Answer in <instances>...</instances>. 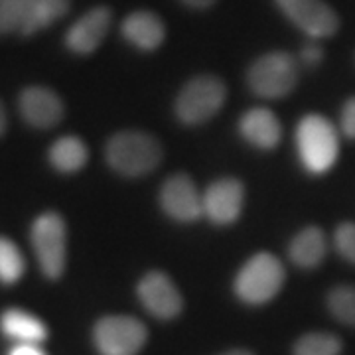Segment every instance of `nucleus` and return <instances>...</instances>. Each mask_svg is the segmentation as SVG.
I'll list each match as a JSON object with an SVG mask.
<instances>
[{"mask_svg": "<svg viewBox=\"0 0 355 355\" xmlns=\"http://www.w3.org/2000/svg\"><path fill=\"white\" fill-rule=\"evenodd\" d=\"M279 10L310 40L331 38L340 30L338 12L324 0H275Z\"/></svg>", "mask_w": 355, "mask_h": 355, "instance_id": "9", "label": "nucleus"}, {"mask_svg": "<svg viewBox=\"0 0 355 355\" xmlns=\"http://www.w3.org/2000/svg\"><path fill=\"white\" fill-rule=\"evenodd\" d=\"M30 243L40 270L46 279L58 280L67 265V227L65 219L55 211H46L34 219Z\"/></svg>", "mask_w": 355, "mask_h": 355, "instance_id": "6", "label": "nucleus"}, {"mask_svg": "<svg viewBox=\"0 0 355 355\" xmlns=\"http://www.w3.org/2000/svg\"><path fill=\"white\" fill-rule=\"evenodd\" d=\"M162 144L142 130H121L107 140L105 160L116 174L140 178L154 172L162 162Z\"/></svg>", "mask_w": 355, "mask_h": 355, "instance_id": "2", "label": "nucleus"}, {"mask_svg": "<svg viewBox=\"0 0 355 355\" xmlns=\"http://www.w3.org/2000/svg\"><path fill=\"white\" fill-rule=\"evenodd\" d=\"M6 127H8V116H6V111H4V105L0 103V137L6 132Z\"/></svg>", "mask_w": 355, "mask_h": 355, "instance_id": "28", "label": "nucleus"}, {"mask_svg": "<svg viewBox=\"0 0 355 355\" xmlns=\"http://www.w3.org/2000/svg\"><path fill=\"white\" fill-rule=\"evenodd\" d=\"M50 164L62 174H76L87 164V144L79 137H60L48 150Z\"/></svg>", "mask_w": 355, "mask_h": 355, "instance_id": "19", "label": "nucleus"}, {"mask_svg": "<svg viewBox=\"0 0 355 355\" xmlns=\"http://www.w3.org/2000/svg\"><path fill=\"white\" fill-rule=\"evenodd\" d=\"M121 34L137 50L154 51L164 42L166 26L158 14L150 10H135L123 20Z\"/></svg>", "mask_w": 355, "mask_h": 355, "instance_id": "16", "label": "nucleus"}, {"mask_svg": "<svg viewBox=\"0 0 355 355\" xmlns=\"http://www.w3.org/2000/svg\"><path fill=\"white\" fill-rule=\"evenodd\" d=\"M18 111L26 123L34 128H53L65 114L64 101L53 89L32 85L18 97Z\"/></svg>", "mask_w": 355, "mask_h": 355, "instance_id": "13", "label": "nucleus"}, {"mask_svg": "<svg viewBox=\"0 0 355 355\" xmlns=\"http://www.w3.org/2000/svg\"><path fill=\"white\" fill-rule=\"evenodd\" d=\"M340 130L345 139L355 140V95L343 103L340 114Z\"/></svg>", "mask_w": 355, "mask_h": 355, "instance_id": "24", "label": "nucleus"}, {"mask_svg": "<svg viewBox=\"0 0 355 355\" xmlns=\"http://www.w3.org/2000/svg\"><path fill=\"white\" fill-rule=\"evenodd\" d=\"M300 164L312 176L330 172L340 156V132L322 114H306L294 132Z\"/></svg>", "mask_w": 355, "mask_h": 355, "instance_id": "1", "label": "nucleus"}, {"mask_svg": "<svg viewBox=\"0 0 355 355\" xmlns=\"http://www.w3.org/2000/svg\"><path fill=\"white\" fill-rule=\"evenodd\" d=\"M227 87L217 76H196L182 87L176 99V116L184 125H203L225 105Z\"/></svg>", "mask_w": 355, "mask_h": 355, "instance_id": "7", "label": "nucleus"}, {"mask_svg": "<svg viewBox=\"0 0 355 355\" xmlns=\"http://www.w3.org/2000/svg\"><path fill=\"white\" fill-rule=\"evenodd\" d=\"M300 62L286 51H268L247 69V85L263 99L288 97L298 85Z\"/></svg>", "mask_w": 355, "mask_h": 355, "instance_id": "4", "label": "nucleus"}, {"mask_svg": "<svg viewBox=\"0 0 355 355\" xmlns=\"http://www.w3.org/2000/svg\"><path fill=\"white\" fill-rule=\"evenodd\" d=\"M326 304H328L331 316L336 318L340 324L355 328V286H352V284L334 286L328 292Z\"/></svg>", "mask_w": 355, "mask_h": 355, "instance_id": "22", "label": "nucleus"}, {"mask_svg": "<svg viewBox=\"0 0 355 355\" xmlns=\"http://www.w3.org/2000/svg\"><path fill=\"white\" fill-rule=\"evenodd\" d=\"M146 340V326L127 314L103 316L93 328V343L99 355H139Z\"/></svg>", "mask_w": 355, "mask_h": 355, "instance_id": "8", "label": "nucleus"}, {"mask_svg": "<svg viewBox=\"0 0 355 355\" xmlns=\"http://www.w3.org/2000/svg\"><path fill=\"white\" fill-rule=\"evenodd\" d=\"M322 58H324L322 46L316 44V42H310V44H306L304 48L300 50L298 62L302 65H306V67H316V65L322 62Z\"/></svg>", "mask_w": 355, "mask_h": 355, "instance_id": "25", "label": "nucleus"}, {"mask_svg": "<svg viewBox=\"0 0 355 355\" xmlns=\"http://www.w3.org/2000/svg\"><path fill=\"white\" fill-rule=\"evenodd\" d=\"M160 207L166 216L180 223H196L203 217V193L188 174L178 172L166 178L160 188Z\"/></svg>", "mask_w": 355, "mask_h": 355, "instance_id": "10", "label": "nucleus"}, {"mask_svg": "<svg viewBox=\"0 0 355 355\" xmlns=\"http://www.w3.org/2000/svg\"><path fill=\"white\" fill-rule=\"evenodd\" d=\"M286 272L279 257L261 251L253 254L233 280L235 296L247 306L268 304L284 286Z\"/></svg>", "mask_w": 355, "mask_h": 355, "instance_id": "3", "label": "nucleus"}, {"mask_svg": "<svg viewBox=\"0 0 355 355\" xmlns=\"http://www.w3.org/2000/svg\"><path fill=\"white\" fill-rule=\"evenodd\" d=\"M328 254V237L324 229L310 225L294 235L288 245V257L298 268H316Z\"/></svg>", "mask_w": 355, "mask_h": 355, "instance_id": "17", "label": "nucleus"}, {"mask_svg": "<svg viewBox=\"0 0 355 355\" xmlns=\"http://www.w3.org/2000/svg\"><path fill=\"white\" fill-rule=\"evenodd\" d=\"M0 330L6 338L16 343H44L50 336L48 326L38 316L20 310V308H8L0 316Z\"/></svg>", "mask_w": 355, "mask_h": 355, "instance_id": "18", "label": "nucleus"}, {"mask_svg": "<svg viewBox=\"0 0 355 355\" xmlns=\"http://www.w3.org/2000/svg\"><path fill=\"white\" fill-rule=\"evenodd\" d=\"M239 132L243 139L259 150H272L282 140V125L279 116L265 107H254L243 114L239 121Z\"/></svg>", "mask_w": 355, "mask_h": 355, "instance_id": "15", "label": "nucleus"}, {"mask_svg": "<svg viewBox=\"0 0 355 355\" xmlns=\"http://www.w3.org/2000/svg\"><path fill=\"white\" fill-rule=\"evenodd\" d=\"M137 296L142 308L158 320H174L184 310L182 292L178 291L174 280L160 270H150L140 279Z\"/></svg>", "mask_w": 355, "mask_h": 355, "instance_id": "11", "label": "nucleus"}, {"mask_svg": "<svg viewBox=\"0 0 355 355\" xmlns=\"http://www.w3.org/2000/svg\"><path fill=\"white\" fill-rule=\"evenodd\" d=\"M342 340L330 331H308L292 345V355H342Z\"/></svg>", "mask_w": 355, "mask_h": 355, "instance_id": "20", "label": "nucleus"}, {"mask_svg": "<svg viewBox=\"0 0 355 355\" xmlns=\"http://www.w3.org/2000/svg\"><path fill=\"white\" fill-rule=\"evenodd\" d=\"M182 2L190 8H196V10H205V8L216 4V0H182Z\"/></svg>", "mask_w": 355, "mask_h": 355, "instance_id": "27", "label": "nucleus"}, {"mask_svg": "<svg viewBox=\"0 0 355 355\" xmlns=\"http://www.w3.org/2000/svg\"><path fill=\"white\" fill-rule=\"evenodd\" d=\"M69 10V0H0V36H32Z\"/></svg>", "mask_w": 355, "mask_h": 355, "instance_id": "5", "label": "nucleus"}, {"mask_svg": "<svg viewBox=\"0 0 355 355\" xmlns=\"http://www.w3.org/2000/svg\"><path fill=\"white\" fill-rule=\"evenodd\" d=\"M221 355H253V352L237 347V349H229V352H225V354H221Z\"/></svg>", "mask_w": 355, "mask_h": 355, "instance_id": "29", "label": "nucleus"}, {"mask_svg": "<svg viewBox=\"0 0 355 355\" xmlns=\"http://www.w3.org/2000/svg\"><path fill=\"white\" fill-rule=\"evenodd\" d=\"M8 355H46V352L38 343H16L8 352Z\"/></svg>", "mask_w": 355, "mask_h": 355, "instance_id": "26", "label": "nucleus"}, {"mask_svg": "<svg viewBox=\"0 0 355 355\" xmlns=\"http://www.w3.org/2000/svg\"><path fill=\"white\" fill-rule=\"evenodd\" d=\"M113 14L107 6H97L85 12L79 20L69 26L65 34V46L67 50L77 55H89L97 50L107 38L111 28Z\"/></svg>", "mask_w": 355, "mask_h": 355, "instance_id": "14", "label": "nucleus"}, {"mask_svg": "<svg viewBox=\"0 0 355 355\" xmlns=\"http://www.w3.org/2000/svg\"><path fill=\"white\" fill-rule=\"evenodd\" d=\"M245 186L237 178H219L203 191V217L214 225L225 227L235 223L243 211Z\"/></svg>", "mask_w": 355, "mask_h": 355, "instance_id": "12", "label": "nucleus"}, {"mask_svg": "<svg viewBox=\"0 0 355 355\" xmlns=\"http://www.w3.org/2000/svg\"><path fill=\"white\" fill-rule=\"evenodd\" d=\"M334 247L343 261L349 265H355V223L354 221H343L336 227L334 233Z\"/></svg>", "mask_w": 355, "mask_h": 355, "instance_id": "23", "label": "nucleus"}, {"mask_svg": "<svg viewBox=\"0 0 355 355\" xmlns=\"http://www.w3.org/2000/svg\"><path fill=\"white\" fill-rule=\"evenodd\" d=\"M26 259L18 245L0 235V282L2 284H14L24 277Z\"/></svg>", "mask_w": 355, "mask_h": 355, "instance_id": "21", "label": "nucleus"}]
</instances>
